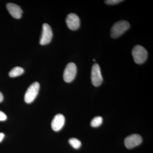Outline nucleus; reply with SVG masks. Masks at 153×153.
I'll list each match as a JSON object with an SVG mask.
<instances>
[{
  "mask_svg": "<svg viewBox=\"0 0 153 153\" xmlns=\"http://www.w3.org/2000/svg\"><path fill=\"white\" fill-rule=\"evenodd\" d=\"M3 99H4V97H3L2 93L0 92V102L3 101Z\"/></svg>",
  "mask_w": 153,
  "mask_h": 153,
  "instance_id": "obj_17",
  "label": "nucleus"
},
{
  "mask_svg": "<svg viewBox=\"0 0 153 153\" xmlns=\"http://www.w3.org/2000/svg\"><path fill=\"white\" fill-rule=\"evenodd\" d=\"M91 79L92 84L95 86H99L103 81L100 67L97 63L94 64L91 68Z\"/></svg>",
  "mask_w": 153,
  "mask_h": 153,
  "instance_id": "obj_5",
  "label": "nucleus"
},
{
  "mask_svg": "<svg viewBox=\"0 0 153 153\" xmlns=\"http://www.w3.org/2000/svg\"><path fill=\"white\" fill-rule=\"evenodd\" d=\"M69 143L72 147L78 149L81 147V143L80 140L75 138H71L69 140Z\"/></svg>",
  "mask_w": 153,
  "mask_h": 153,
  "instance_id": "obj_13",
  "label": "nucleus"
},
{
  "mask_svg": "<svg viewBox=\"0 0 153 153\" xmlns=\"http://www.w3.org/2000/svg\"><path fill=\"white\" fill-rule=\"evenodd\" d=\"M7 8L11 16L15 19H19L22 17L23 10L18 5L14 3H8Z\"/></svg>",
  "mask_w": 153,
  "mask_h": 153,
  "instance_id": "obj_10",
  "label": "nucleus"
},
{
  "mask_svg": "<svg viewBox=\"0 0 153 153\" xmlns=\"http://www.w3.org/2000/svg\"><path fill=\"white\" fill-rule=\"evenodd\" d=\"M103 119L101 117L97 116L94 118L91 122V125L93 127H97L102 123Z\"/></svg>",
  "mask_w": 153,
  "mask_h": 153,
  "instance_id": "obj_12",
  "label": "nucleus"
},
{
  "mask_svg": "<svg viewBox=\"0 0 153 153\" xmlns=\"http://www.w3.org/2000/svg\"><path fill=\"white\" fill-rule=\"evenodd\" d=\"M65 122V118L63 114H57L52 120L51 126L52 129L55 131L60 130L64 125Z\"/></svg>",
  "mask_w": 153,
  "mask_h": 153,
  "instance_id": "obj_9",
  "label": "nucleus"
},
{
  "mask_svg": "<svg viewBox=\"0 0 153 153\" xmlns=\"http://www.w3.org/2000/svg\"><path fill=\"white\" fill-rule=\"evenodd\" d=\"M142 141V137L140 135L133 134L126 137L124 143L126 147L131 149L137 146Z\"/></svg>",
  "mask_w": 153,
  "mask_h": 153,
  "instance_id": "obj_7",
  "label": "nucleus"
},
{
  "mask_svg": "<svg viewBox=\"0 0 153 153\" xmlns=\"http://www.w3.org/2000/svg\"><path fill=\"white\" fill-rule=\"evenodd\" d=\"M40 89V84L39 82H33L28 88L25 96V102L30 103L34 101L38 95Z\"/></svg>",
  "mask_w": 153,
  "mask_h": 153,
  "instance_id": "obj_3",
  "label": "nucleus"
},
{
  "mask_svg": "<svg viewBox=\"0 0 153 153\" xmlns=\"http://www.w3.org/2000/svg\"><path fill=\"white\" fill-rule=\"evenodd\" d=\"M77 72L76 65L71 62L66 65L63 72V79L66 82H72L75 78Z\"/></svg>",
  "mask_w": 153,
  "mask_h": 153,
  "instance_id": "obj_4",
  "label": "nucleus"
},
{
  "mask_svg": "<svg viewBox=\"0 0 153 153\" xmlns=\"http://www.w3.org/2000/svg\"><path fill=\"white\" fill-rule=\"evenodd\" d=\"M132 54L134 61L137 64H142L147 59V51L144 47L141 45L135 46L132 49Z\"/></svg>",
  "mask_w": 153,
  "mask_h": 153,
  "instance_id": "obj_2",
  "label": "nucleus"
},
{
  "mask_svg": "<svg viewBox=\"0 0 153 153\" xmlns=\"http://www.w3.org/2000/svg\"><path fill=\"white\" fill-rule=\"evenodd\" d=\"M7 119V117L5 114L0 111V121H5Z\"/></svg>",
  "mask_w": 153,
  "mask_h": 153,
  "instance_id": "obj_15",
  "label": "nucleus"
},
{
  "mask_svg": "<svg viewBox=\"0 0 153 153\" xmlns=\"http://www.w3.org/2000/svg\"><path fill=\"white\" fill-rule=\"evenodd\" d=\"M130 27L129 23L124 20L116 22L111 28V36L114 38H118L128 30Z\"/></svg>",
  "mask_w": 153,
  "mask_h": 153,
  "instance_id": "obj_1",
  "label": "nucleus"
},
{
  "mask_svg": "<svg viewBox=\"0 0 153 153\" xmlns=\"http://www.w3.org/2000/svg\"><path fill=\"white\" fill-rule=\"evenodd\" d=\"M123 1H122V0H107L105 1V2L107 4L113 5L117 4Z\"/></svg>",
  "mask_w": 153,
  "mask_h": 153,
  "instance_id": "obj_14",
  "label": "nucleus"
},
{
  "mask_svg": "<svg viewBox=\"0 0 153 153\" xmlns=\"http://www.w3.org/2000/svg\"><path fill=\"white\" fill-rule=\"evenodd\" d=\"M4 134L3 133H0V142L2 141L4 137Z\"/></svg>",
  "mask_w": 153,
  "mask_h": 153,
  "instance_id": "obj_16",
  "label": "nucleus"
},
{
  "mask_svg": "<svg viewBox=\"0 0 153 153\" xmlns=\"http://www.w3.org/2000/svg\"><path fill=\"white\" fill-rule=\"evenodd\" d=\"M53 33L51 27L48 24H44L43 25L42 35L40 44L42 45L49 44L52 40Z\"/></svg>",
  "mask_w": 153,
  "mask_h": 153,
  "instance_id": "obj_6",
  "label": "nucleus"
},
{
  "mask_svg": "<svg viewBox=\"0 0 153 153\" xmlns=\"http://www.w3.org/2000/svg\"><path fill=\"white\" fill-rule=\"evenodd\" d=\"M24 72L25 70L24 68L19 66H16L11 69V71L9 72V75L11 77H16L22 75Z\"/></svg>",
  "mask_w": 153,
  "mask_h": 153,
  "instance_id": "obj_11",
  "label": "nucleus"
},
{
  "mask_svg": "<svg viewBox=\"0 0 153 153\" xmlns=\"http://www.w3.org/2000/svg\"><path fill=\"white\" fill-rule=\"evenodd\" d=\"M66 23L70 30H76L80 26V19L76 14L70 13L66 17Z\"/></svg>",
  "mask_w": 153,
  "mask_h": 153,
  "instance_id": "obj_8",
  "label": "nucleus"
}]
</instances>
